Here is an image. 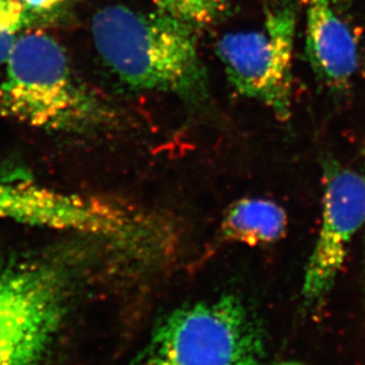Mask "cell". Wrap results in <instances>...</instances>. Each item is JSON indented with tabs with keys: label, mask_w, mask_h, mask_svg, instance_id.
I'll return each mask as SVG.
<instances>
[{
	"label": "cell",
	"mask_w": 365,
	"mask_h": 365,
	"mask_svg": "<svg viewBox=\"0 0 365 365\" xmlns=\"http://www.w3.org/2000/svg\"><path fill=\"white\" fill-rule=\"evenodd\" d=\"M197 29L159 11L123 5L98 10L91 21L95 49L109 71L132 91L168 93L190 103L209 96Z\"/></svg>",
	"instance_id": "6da1fadb"
},
{
	"label": "cell",
	"mask_w": 365,
	"mask_h": 365,
	"mask_svg": "<svg viewBox=\"0 0 365 365\" xmlns=\"http://www.w3.org/2000/svg\"><path fill=\"white\" fill-rule=\"evenodd\" d=\"M0 112L32 128L88 133L115 114L75 73L67 51L44 32H24L5 61Z\"/></svg>",
	"instance_id": "7a4b0ae2"
},
{
	"label": "cell",
	"mask_w": 365,
	"mask_h": 365,
	"mask_svg": "<svg viewBox=\"0 0 365 365\" xmlns=\"http://www.w3.org/2000/svg\"><path fill=\"white\" fill-rule=\"evenodd\" d=\"M264 356L257 318L225 295L170 313L128 365H262Z\"/></svg>",
	"instance_id": "3957f363"
},
{
	"label": "cell",
	"mask_w": 365,
	"mask_h": 365,
	"mask_svg": "<svg viewBox=\"0 0 365 365\" xmlns=\"http://www.w3.org/2000/svg\"><path fill=\"white\" fill-rule=\"evenodd\" d=\"M67 274L49 260L0 262V365H37L67 309Z\"/></svg>",
	"instance_id": "277c9868"
},
{
	"label": "cell",
	"mask_w": 365,
	"mask_h": 365,
	"mask_svg": "<svg viewBox=\"0 0 365 365\" xmlns=\"http://www.w3.org/2000/svg\"><path fill=\"white\" fill-rule=\"evenodd\" d=\"M295 24L292 7H277L260 30L227 34L216 44L232 89L266 106L280 121L292 112Z\"/></svg>",
	"instance_id": "5b68a950"
},
{
	"label": "cell",
	"mask_w": 365,
	"mask_h": 365,
	"mask_svg": "<svg viewBox=\"0 0 365 365\" xmlns=\"http://www.w3.org/2000/svg\"><path fill=\"white\" fill-rule=\"evenodd\" d=\"M0 220L110 237L130 235L137 227L112 202L58 191L14 173H0Z\"/></svg>",
	"instance_id": "8992f818"
},
{
	"label": "cell",
	"mask_w": 365,
	"mask_h": 365,
	"mask_svg": "<svg viewBox=\"0 0 365 365\" xmlns=\"http://www.w3.org/2000/svg\"><path fill=\"white\" fill-rule=\"evenodd\" d=\"M323 186L319 232L302 289V298L309 304L322 300L334 286L350 243L365 223V176L327 159Z\"/></svg>",
	"instance_id": "52a82bcc"
},
{
	"label": "cell",
	"mask_w": 365,
	"mask_h": 365,
	"mask_svg": "<svg viewBox=\"0 0 365 365\" xmlns=\"http://www.w3.org/2000/svg\"><path fill=\"white\" fill-rule=\"evenodd\" d=\"M306 57L322 85L334 94L350 88L359 67V43L334 0H305Z\"/></svg>",
	"instance_id": "ba28073f"
},
{
	"label": "cell",
	"mask_w": 365,
	"mask_h": 365,
	"mask_svg": "<svg viewBox=\"0 0 365 365\" xmlns=\"http://www.w3.org/2000/svg\"><path fill=\"white\" fill-rule=\"evenodd\" d=\"M288 217L280 204L264 198H241L230 204L221 223V235L232 242L257 247L284 237Z\"/></svg>",
	"instance_id": "9c48e42d"
},
{
	"label": "cell",
	"mask_w": 365,
	"mask_h": 365,
	"mask_svg": "<svg viewBox=\"0 0 365 365\" xmlns=\"http://www.w3.org/2000/svg\"><path fill=\"white\" fill-rule=\"evenodd\" d=\"M162 14L195 29L214 24L227 12L230 0H152Z\"/></svg>",
	"instance_id": "30bf717a"
},
{
	"label": "cell",
	"mask_w": 365,
	"mask_h": 365,
	"mask_svg": "<svg viewBox=\"0 0 365 365\" xmlns=\"http://www.w3.org/2000/svg\"><path fill=\"white\" fill-rule=\"evenodd\" d=\"M34 21L37 19L21 0H0V66L5 63L24 29Z\"/></svg>",
	"instance_id": "8fae6325"
},
{
	"label": "cell",
	"mask_w": 365,
	"mask_h": 365,
	"mask_svg": "<svg viewBox=\"0 0 365 365\" xmlns=\"http://www.w3.org/2000/svg\"><path fill=\"white\" fill-rule=\"evenodd\" d=\"M36 19L50 17L62 9L67 0H21Z\"/></svg>",
	"instance_id": "7c38bea8"
},
{
	"label": "cell",
	"mask_w": 365,
	"mask_h": 365,
	"mask_svg": "<svg viewBox=\"0 0 365 365\" xmlns=\"http://www.w3.org/2000/svg\"><path fill=\"white\" fill-rule=\"evenodd\" d=\"M334 1H336L339 6L343 7V9H344L345 4H346V0H334Z\"/></svg>",
	"instance_id": "4fadbf2b"
},
{
	"label": "cell",
	"mask_w": 365,
	"mask_h": 365,
	"mask_svg": "<svg viewBox=\"0 0 365 365\" xmlns=\"http://www.w3.org/2000/svg\"><path fill=\"white\" fill-rule=\"evenodd\" d=\"M363 157H364V160H365V143H364V146H363Z\"/></svg>",
	"instance_id": "5bb4252c"
},
{
	"label": "cell",
	"mask_w": 365,
	"mask_h": 365,
	"mask_svg": "<svg viewBox=\"0 0 365 365\" xmlns=\"http://www.w3.org/2000/svg\"><path fill=\"white\" fill-rule=\"evenodd\" d=\"M284 365H298V364H284Z\"/></svg>",
	"instance_id": "9a60e30c"
}]
</instances>
